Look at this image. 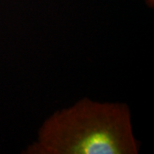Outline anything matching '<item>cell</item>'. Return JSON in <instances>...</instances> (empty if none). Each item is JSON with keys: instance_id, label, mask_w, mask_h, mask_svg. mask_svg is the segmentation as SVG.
<instances>
[{"instance_id": "cell-1", "label": "cell", "mask_w": 154, "mask_h": 154, "mask_svg": "<svg viewBox=\"0 0 154 154\" xmlns=\"http://www.w3.org/2000/svg\"><path fill=\"white\" fill-rule=\"evenodd\" d=\"M26 152L135 154L138 144L127 105L85 99L50 116Z\"/></svg>"}]
</instances>
